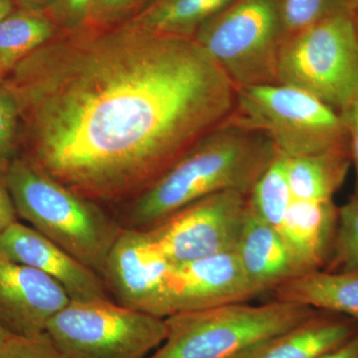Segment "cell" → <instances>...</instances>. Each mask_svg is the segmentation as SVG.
Segmentation results:
<instances>
[{"instance_id":"1","label":"cell","mask_w":358,"mask_h":358,"mask_svg":"<svg viewBox=\"0 0 358 358\" xmlns=\"http://www.w3.org/2000/svg\"><path fill=\"white\" fill-rule=\"evenodd\" d=\"M6 84L25 157L94 202L138 196L229 119L237 91L192 37L128 21L58 33Z\"/></svg>"},{"instance_id":"2","label":"cell","mask_w":358,"mask_h":358,"mask_svg":"<svg viewBox=\"0 0 358 358\" xmlns=\"http://www.w3.org/2000/svg\"><path fill=\"white\" fill-rule=\"evenodd\" d=\"M278 154L266 134L229 117L134 197L128 213L129 228L152 227L186 205L214 193L248 195Z\"/></svg>"},{"instance_id":"3","label":"cell","mask_w":358,"mask_h":358,"mask_svg":"<svg viewBox=\"0 0 358 358\" xmlns=\"http://www.w3.org/2000/svg\"><path fill=\"white\" fill-rule=\"evenodd\" d=\"M3 174L17 215L103 278L122 228L96 202L61 185L27 157H16Z\"/></svg>"},{"instance_id":"4","label":"cell","mask_w":358,"mask_h":358,"mask_svg":"<svg viewBox=\"0 0 358 358\" xmlns=\"http://www.w3.org/2000/svg\"><path fill=\"white\" fill-rule=\"evenodd\" d=\"M315 308L273 300L249 301L166 317V338L147 358H236L307 319Z\"/></svg>"},{"instance_id":"5","label":"cell","mask_w":358,"mask_h":358,"mask_svg":"<svg viewBox=\"0 0 358 358\" xmlns=\"http://www.w3.org/2000/svg\"><path fill=\"white\" fill-rule=\"evenodd\" d=\"M236 89L230 119L266 134L287 159L350 150L343 117L312 94L280 83Z\"/></svg>"},{"instance_id":"6","label":"cell","mask_w":358,"mask_h":358,"mask_svg":"<svg viewBox=\"0 0 358 358\" xmlns=\"http://www.w3.org/2000/svg\"><path fill=\"white\" fill-rule=\"evenodd\" d=\"M278 83L317 96L339 114L358 93V32L343 10L282 40Z\"/></svg>"},{"instance_id":"7","label":"cell","mask_w":358,"mask_h":358,"mask_svg":"<svg viewBox=\"0 0 358 358\" xmlns=\"http://www.w3.org/2000/svg\"><path fill=\"white\" fill-rule=\"evenodd\" d=\"M192 38L236 88L278 84L284 33L277 0H235Z\"/></svg>"},{"instance_id":"8","label":"cell","mask_w":358,"mask_h":358,"mask_svg":"<svg viewBox=\"0 0 358 358\" xmlns=\"http://www.w3.org/2000/svg\"><path fill=\"white\" fill-rule=\"evenodd\" d=\"M166 333L164 319L110 300L71 301L46 329L68 358H147Z\"/></svg>"},{"instance_id":"9","label":"cell","mask_w":358,"mask_h":358,"mask_svg":"<svg viewBox=\"0 0 358 358\" xmlns=\"http://www.w3.org/2000/svg\"><path fill=\"white\" fill-rule=\"evenodd\" d=\"M248 212V195L214 193L145 229L169 262L180 265L235 252Z\"/></svg>"},{"instance_id":"10","label":"cell","mask_w":358,"mask_h":358,"mask_svg":"<svg viewBox=\"0 0 358 358\" xmlns=\"http://www.w3.org/2000/svg\"><path fill=\"white\" fill-rule=\"evenodd\" d=\"M262 294L249 281L235 252L171 266L160 298L159 317L241 303Z\"/></svg>"},{"instance_id":"11","label":"cell","mask_w":358,"mask_h":358,"mask_svg":"<svg viewBox=\"0 0 358 358\" xmlns=\"http://www.w3.org/2000/svg\"><path fill=\"white\" fill-rule=\"evenodd\" d=\"M171 264L147 229H122L106 260L103 279L120 305L159 317L162 289Z\"/></svg>"},{"instance_id":"12","label":"cell","mask_w":358,"mask_h":358,"mask_svg":"<svg viewBox=\"0 0 358 358\" xmlns=\"http://www.w3.org/2000/svg\"><path fill=\"white\" fill-rule=\"evenodd\" d=\"M71 301L48 275L0 254V327L15 336L46 333L49 322Z\"/></svg>"},{"instance_id":"13","label":"cell","mask_w":358,"mask_h":358,"mask_svg":"<svg viewBox=\"0 0 358 358\" xmlns=\"http://www.w3.org/2000/svg\"><path fill=\"white\" fill-rule=\"evenodd\" d=\"M0 254L58 282L71 301L110 300L100 275L34 228L15 222L0 236Z\"/></svg>"},{"instance_id":"14","label":"cell","mask_w":358,"mask_h":358,"mask_svg":"<svg viewBox=\"0 0 358 358\" xmlns=\"http://www.w3.org/2000/svg\"><path fill=\"white\" fill-rule=\"evenodd\" d=\"M357 331V320L315 310L300 324L266 339L236 358H320L345 345Z\"/></svg>"},{"instance_id":"15","label":"cell","mask_w":358,"mask_h":358,"mask_svg":"<svg viewBox=\"0 0 358 358\" xmlns=\"http://www.w3.org/2000/svg\"><path fill=\"white\" fill-rule=\"evenodd\" d=\"M235 254L249 281L262 294L306 274L279 230L250 209Z\"/></svg>"},{"instance_id":"16","label":"cell","mask_w":358,"mask_h":358,"mask_svg":"<svg viewBox=\"0 0 358 358\" xmlns=\"http://www.w3.org/2000/svg\"><path fill=\"white\" fill-rule=\"evenodd\" d=\"M339 207L333 201L292 200L279 232L307 273L324 270L331 258Z\"/></svg>"},{"instance_id":"17","label":"cell","mask_w":358,"mask_h":358,"mask_svg":"<svg viewBox=\"0 0 358 358\" xmlns=\"http://www.w3.org/2000/svg\"><path fill=\"white\" fill-rule=\"evenodd\" d=\"M274 300L348 315L358 322L357 273L313 271L271 291Z\"/></svg>"},{"instance_id":"18","label":"cell","mask_w":358,"mask_h":358,"mask_svg":"<svg viewBox=\"0 0 358 358\" xmlns=\"http://www.w3.org/2000/svg\"><path fill=\"white\" fill-rule=\"evenodd\" d=\"M352 164L350 150H334L287 159V176L294 199L333 201Z\"/></svg>"},{"instance_id":"19","label":"cell","mask_w":358,"mask_h":358,"mask_svg":"<svg viewBox=\"0 0 358 358\" xmlns=\"http://www.w3.org/2000/svg\"><path fill=\"white\" fill-rule=\"evenodd\" d=\"M235 0H145L129 16L131 24L162 34L193 37L205 21Z\"/></svg>"},{"instance_id":"20","label":"cell","mask_w":358,"mask_h":358,"mask_svg":"<svg viewBox=\"0 0 358 358\" xmlns=\"http://www.w3.org/2000/svg\"><path fill=\"white\" fill-rule=\"evenodd\" d=\"M47 13L20 8L0 20V68L7 74L21 60L57 36Z\"/></svg>"},{"instance_id":"21","label":"cell","mask_w":358,"mask_h":358,"mask_svg":"<svg viewBox=\"0 0 358 358\" xmlns=\"http://www.w3.org/2000/svg\"><path fill=\"white\" fill-rule=\"evenodd\" d=\"M293 196L287 176V157L278 154L248 194L252 213L279 230Z\"/></svg>"},{"instance_id":"22","label":"cell","mask_w":358,"mask_h":358,"mask_svg":"<svg viewBox=\"0 0 358 358\" xmlns=\"http://www.w3.org/2000/svg\"><path fill=\"white\" fill-rule=\"evenodd\" d=\"M324 270L358 274V199H350L339 207L333 252Z\"/></svg>"},{"instance_id":"23","label":"cell","mask_w":358,"mask_h":358,"mask_svg":"<svg viewBox=\"0 0 358 358\" xmlns=\"http://www.w3.org/2000/svg\"><path fill=\"white\" fill-rule=\"evenodd\" d=\"M279 9L284 39L343 10L338 0H282Z\"/></svg>"},{"instance_id":"24","label":"cell","mask_w":358,"mask_h":358,"mask_svg":"<svg viewBox=\"0 0 358 358\" xmlns=\"http://www.w3.org/2000/svg\"><path fill=\"white\" fill-rule=\"evenodd\" d=\"M20 105L13 90L4 83L0 86V173L16 157L21 141Z\"/></svg>"},{"instance_id":"25","label":"cell","mask_w":358,"mask_h":358,"mask_svg":"<svg viewBox=\"0 0 358 358\" xmlns=\"http://www.w3.org/2000/svg\"><path fill=\"white\" fill-rule=\"evenodd\" d=\"M0 358H68L46 333L11 336L0 345Z\"/></svg>"},{"instance_id":"26","label":"cell","mask_w":358,"mask_h":358,"mask_svg":"<svg viewBox=\"0 0 358 358\" xmlns=\"http://www.w3.org/2000/svg\"><path fill=\"white\" fill-rule=\"evenodd\" d=\"M95 0H56L48 15L59 29L73 31L88 21Z\"/></svg>"},{"instance_id":"27","label":"cell","mask_w":358,"mask_h":358,"mask_svg":"<svg viewBox=\"0 0 358 358\" xmlns=\"http://www.w3.org/2000/svg\"><path fill=\"white\" fill-rule=\"evenodd\" d=\"M143 2V0H95L85 26L101 27L121 23L129 13H134Z\"/></svg>"},{"instance_id":"28","label":"cell","mask_w":358,"mask_h":358,"mask_svg":"<svg viewBox=\"0 0 358 358\" xmlns=\"http://www.w3.org/2000/svg\"><path fill=\"white\" fill-rule=\"evenodd\" d=\"M348 129L350 152L355 169V187L352 199H358V93L350 105L341 113Z\"/></svg>"},{"instance_id":"29","label":"cell","mask_w":358,"mask_h":358,"mask_svg":"<svg viewBox=\"0 0 358 358\" xmlns=\"http://www.w3.org/2000/svg\"><path fill=\"white\" fill-rule=\"evenodd\" d=\"M17 212L14 206L10 193L7 189L6 182L0 181V236L13 224L17 222Z\"/></svg>"},{"instance_id":"30","label":"cell","mask_w":358,"mask_h":358,"mask_svg":"<svg viewBox=\"0 0 358 358\" xmlns=\"http://www.w3.org/2000/svg\"><path fill=\"white\" fill-rule=\"evenodd\" d=\"M320 358H358V331L345 345Z\"/></svg>"},{"instance_id":"31","label":"cell","mask_w":358,"mask_h":358,"mask_svg":"<svg viewBox=\"0 0 358 358\" xmlns=\"http://www.w3.org/2000/svg\"><path fill=\"white\" fill-rule=\"evenodd\" d=\"M13 1L17 2L20 8L48 13L55 4L56 0H13Z\"/></svg>"},{"instance_id":"32","label":"cell","mask_w":358,"mask_h":358,"mask_svg":"<svg viewBox=\"0 0 358 358\" xmlns=\"http://www.w3.org/2000/svg\"><path fill=\"white\" fill-rule=\"evenodd\" d=\"M15 10L14 9L13 0H0V20L6 18L11 13Z\"/></svg>"},{"instance_id":"33","label":"cell","mask_w":358,"mask_h":358,"mask_svg":"<svg viewBox=\"0 0 358 358\" xmlns=\"http://www.w3.org/2000/svg\"><path fill=\"white\" fill-rule=\"evenodd\" d=\"M10 334L7 333L6 329L0 327V345H3L4 341H6L7 338H10Z\"/></svg>"},{"instance_id":"34","label":"cell","mask_w":358,"mask_h":358,"mask_svg":"<svg viewBox=\"0 0 358 358\" xmlns=\"http://www.w3.org/2000/svg\"><path fill=\"white\" fill-rule=\"evenodd\" d=\"M6 76L7 73L6 71L2 70L1 68H0V86H1V85L4 83V81H6Z\"/></svg>"},{"instance_id":"35","label":"cell","mask_w":358,"mask_h":358,"mask_svg":"<svg viewBox=\"0 0 358 358\" xmlns=\"http://www.w3.org/2000/svg\"><path fill=\"white\" fill-rule=\"evenodd\" d=\"M355 25H357V29L358 32V0H357V23H355Z\"/></svg>"}]
</instances>
